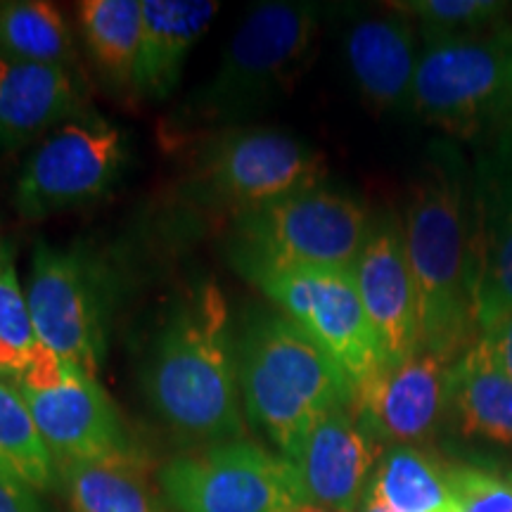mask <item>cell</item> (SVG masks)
<instances>
[{
  "mask_svg": "<svg viewBox=\"0 0 512 512\" xmlns=\"http://www.w3.org/2000/svg\"><path fill=\"white\" fill-rule=\"evenodd\" d=\"M465 176L456 147L432 145L415 176L403 219L422 351L448 366L479 339L472 294V202Z\"/></svg>",
  "mask_w": 512,
  "mask_h": 512,
  "instance_id": "1",
  "label": "cell"
},
{
  "mask_svg": "<svg viewBox=\"0 0 512 512\" xmlns=\"http://www.w3.org/2000/svg\"><path fill=\"white\" fill-rule=\"evenodd\" d=\"M145 394L183 437L209 446L242 439L238 344L226 297L214 283L197 285L166 318L147 358Z\"/></svg>",
  "mask_w": 512,
  "mask_h": 512,
  "instance_id": "2",
  "label": "cell"
},
{
  "mask_svg": "<svg viewBox=\"0 0 512 512\" xmlns=\"http://www.w3.org/2000/svg\"><path fill=\"white\" fill-rule=\"evenodd\" d=\"M238 373L249 422L287 460L320 418L354 399L344 370L280 313L249 320L238 339Z\"/></svg>",
  "mask_w": 512,
  "mask_h": 512,
  "instance_id": "3",
  "label": "cell"
},
{
  "mask_svg": "<svg viewBox=\"0 0 512 512\" xmlns=\"http://www.w3.org/2000/svg\"><path fill=\"white\" fill-rule=\"evenodd\" d=\"M311 3H264L249 12L221 57L219 69L192 93L171 128L238 124L290 91L309 64L318 38Z\"/></svg>",
  "mask_w": 512,
  "mask_h": 512,
  "instance_id": "4",
  "label": "cell"
},
{
  "mask_svg": "<svg viewBox=\"0 0 512 512\" xmlns=\"http://www.w3.org/2000/svg\"><path fill=\"white\" fill-rule=\"evenodd\" d=\"M411 107L460 140H482L512 114V27L422 31Z\"/></svg>",
  "mask_w": 512,
  "mask_h": 512,
  "instance_id": "5",
  "label": "cell"
},
{
  "mask_svg": "<svg viewBox=\"0 0 512 512\" xmlns=\"http://www.w3.org/2000/svg\"><path fill=\"white\" fill-rule=\"evenodd\" d=\"M370 226L363 204L320 185L235 216V256L238 264L351 271Z\"/></svg>",
  "mask_w": 512,
  "mask_h": 512,
  "instance_id": "6",
  "label": "cell"
},
{
  "mask_svg": "<svg viewBox=\"0 0 512 512\" xmlns=\"http://www.w3.org/2000/svg\"><path fill=\"white\" fill-rule=\"evenodd\" d=\"M325 159L273 128L230 126L197 157L192 188L204 204L233 216L323 185Z\"/></svg>",
  "mask_w": 512,
  "mask_h": 512,
  "instance_id": "7",
  "label": "cell"
},
{
  "mask_svg": "<svg viewBox=\"0 0 512 512\" xmlns=\"http://www.w3.org/2000/svg\"><path fill=\"white\" fill-rule=\"evenodd\" d=\"M245 278L278 304L328 354L354 389L384 363L380 342L363 309L354 271L238 264Z\"/></svg>",
  "mask_w": 512,
  "mask_h": 512,
  "instance_id": "8",
  "label": "cell"
},
{
  "mask_svg": "<svg viewBox=\"0 0 512 512\" xmlns=\"http://www.w3.org/2000/svg\"><path fill=\"white\" fill-rule=\"evenodd\" d=\"M157 482L174 512H294L304 503L290 460L247 439L171 458Z\"/></svg>",
  "mask_w": 512,
  "mask_h": 512,
  "instance_id": "9",
  "label": "cell"
},
{
  "mask_svg": "<svg viewBox=\"0 0 512 512\" xmlns=\"http://www.w3.org/2000/svg\"><path fill=\"white\" fill-rule=\"evenodd\" d=\"M27 304L38 347L98 375L107 349V275L98 261L41 242Z\"/></svg>",
  "mask_w": 512,
  "mask_h": 512,
  "instance_id": "10",
  "label": "cell"
},
{
  "mask_svg": "<svg viewBox=\"0 0 512 512\" xmlns=\"http://www.w3.org/2000/svg\"><path fill=\"white\" fill-rule=\"evenodd\" d=\"M17 387L55 463L136 453L110 394L72 363L38 349Z\"/></svg>",
  "mask_w": 512,
  "mask_h": 512,
  "instance_id": "11",
  "label": "cell"
},
{
  "mask_svg": "<svg viewBox=\"0 0 512 512\" xmlns=\"http://www.w3.org/2000/svg\"><path fill=\"white\" fill-rule=\"evenodd\" d=\"M126 152L119 131L102 119H72L34 147L15 185L24 221L81 207L117 183Z\"/></svg>",
  "mask_w": 512,
  "mask_h": 512,
  "instance_id": "12",
  "label": "cell"
},
{
  "mask_svg": "<svg viewBox=\"0 0 512 512\" xmlns=\"http://www.w3.org/2000/svg\"><path fill=\"white\" fill-rule=\"evenodd\" d=\"M470 202L472 294L482 335L512 311V114L477 143Z\"/></svg>",
  "mask_w": 512,
  "mask_h": 512,
  "instance_id": "13",
  "label": "cell"
},
{
  "mask_svg": "<svg viewBox=\"0 0 512 512\" xmlns=\"http://www.w3.org/2000/svg\"><path fill=\"white\" fill-rule=\"evenodd\" d=\"M451 368L427 351L382 363L354 389L351 411L380 446L425 444L451 415Z\"/></svg>",
  "mask_w": 512,
  "mask_h": 512,
  "instance_id": "14",
  "label": "cell"
},
{
  "mask_svg": "<svg viewBox=\"0 0 512 512\" xmlns=\"http://www.w3.org/2000/svg\"><path fill=\"white\" fill-rule=\"evenodd\" d=\"M351 271L384 363L406 361L422 351L418 294L399 216L384 214L373 221Z\"/></svg>",
  "mask_w": 512,
  "mask_h": 512,
  "instance_id": "15",
  "label": "cell"
},
{
  "mask_svg": "<svg viewBox=\"0 0 512 512\" xmlns=\"http://www.w3.org/2000/svg\"><path fill=\"white\" fill-rule=\"evenodd\" d=\"M380 458L382 446L363 430L351 406H344L313 425L290 465L297 472L304 503L356 512Z\"/></svg>",
  "mask_w": 512,
  "mask_h": 512,
  "instance_id": "16",
  "label": "cell"
},
{
  "mask_svg": "<svg viewBox=\"0 0 512 512\" xmlns=\"http://www.w3.org/2000/svg\"><path fill=\"white\" fill-rule=\"evenodd\" d=\"M81 112V93L69 69L0 57V152L46 138Z\"/></svg>",
  "mask_w": 512,
  "mask_h": 512,
  "instance_id": "17",
  "label": "cell"
},
{
  "mask_svg": "<svg viewBox=\"0 0 512 512\" xmlns=\"http://www.w3.org/2000/svg\"><path fill=\"white\" fill-rule=\"evenodd\" d=\"M344 53L368 105L380 112L411 105L420 50L415 48V31L406 15L394 12L356 22L347 34Z\"/></svg>",
  "mask_w": 512,
  "mask_h": 512,
  "instance_id": "18",
  "label": "cell"
},
{
  "mask_svg": "<svg viewBox=\"0 0 512 512\" xmlns=\"http://www.w3.org/2000/svg\"><path fill=\"white\" fill-rule=\"evenodd\" d=\"M219 8L214 0H143V46L136 72L140 95L169 98L192 46L219 15Z\"/></svg>",
  "mask_w": 512,
  "mask_h": 512,
  "instance_id": "19",
  "label": "cell"
},
{
  "mask_svg": "<svg viewBox=\"0 0 512 512\" xmlns=\"http://www.w3.org/2000/svg\"><path fill=\"white\" fill-rule=\"evenodd\" d=\"M69 512H174L136 453L57 463Z\"/></svg>",
  "mask_w": 512,
  "mask_h": 512,
  "instance_id": "20",
  "label": "cell"
},
{
  "mask_svg": "<svg viewBox=\"0 0 512 512\" xmlns=\"http://www.w3.org/2000/svg\"><path fill=\"white\" fill-rule=\"evenodd\" d=\"M451 415L465 437L512 446V380L479 339L451 368Z\"/></svg>",
  "mask_w": 512,
  "mask_h": 512,
  "instance_id": "21",
  "label": "cell"
},
{
  "mask_svg": "<svg viewBox=\"0 0 512 512\" xmlns=\"http://www.w3.org/2000/svg\"><path fill=\"white\" fill-rule=\"evenodd\" d=\"M79 27L102 76L114 86L136 91L143 0H83Z\"/></svg>",
  "mask_w": 512,
  "mask_h": 512,
  "instance_id": "22",
  "label": "cell"
},
{
  "mask_svg": "<svg viewBox=\"0 0 512 512\" xmlns=\"http://www.w3.org/2000/svg\"><path fill=\"white\" fill-rule=\"evenodd\" d=\"M368 491L394 512H453L448 465L418 446L387 448Z\"/></svg>",
  "mask_w": 512,
  "mask_h": 512,
  "instance_id": "23",
  "label": "cell"
},
{
  "mask_svg": "<svg viewBox=\"0 0 512 512\" xmlns=\"http://www.w3.org/2000/svg\"><path fill=\"white\" fill-rule=\"evenodd\" d=\"M0 57L69 69L76 50L62 12L43 0L0 5Z\"/></svg>",
  "mask_w": 512,
  "mask_h": 512,
  "instance_id": "24",
  "label": "cell"
},
{
  "mask_svg": "<svg viewBox=\"0 0 512 512\" xmlns=\"http://www.w3.org/2000/svg\"><path fill=\"white\" fill-rule=\"evenodd\" d=\"M0 467L34 491L57 484V463L17 384L0 377Z\"/></svg>",
  "mask_w": 512,
  "mask_h": 512,
  "instance_id": "25",
  "label": "cell"
},
{
  "mask_svg": "<svg viewBox=\"0 0 512 512\" xmlns=\"http://www.w3.org/2000/svg\"><path fill=\"white\" fill-rule=\"evenodd\" d=\"M38 349L27 294L19 287L15 266L8 259L0 266V370L19 377L31 366Z\"/></svg>",
  "mask_w": 512,
  "mask_h": 512,
  "instance_id": "26",
  "label": "cell"
},
{
  "mask_svg": "<svg viewBox=\"0 0 512 512\" xmlns=\"http://www.w3.org/2000/svg\"><path fill=\"white\" fill-rule=\"evenodd\" d=\"M389 8L406 17L420 19L422 31L467 34V31L501 24L508 5L496 3V0H406V3H392Z\"/></svg>",
  "mask_w": 512,
  "mask_h": 512,
  "instance_id": "27",
  "label": "cell"
},
{
  "mask_svg": "<svg viewBox=\"0 0 512 512\" xmlns=\"http://www.w3.org/2000/svg\"><path fill=\"white\" fill-rule=\"evenodd\" d=\"M453 512H512V472L448 465Z\"/></svg>",
  "mask_w": 512,
  "mask_h": 512,
  "instance_id": "28",
  "label": "cell"
},
{
  "mask_svg": "<svg viewBox=\"0 0 512 512\" xmlns=\"http://www.w3.org/2000/svg\"><path fill=\"white\" fill-rule=\"evenodd\" d=\"M479 344L491 356L498 370L512 380V311L479 335Z\"/></svg>",
  "mask_w": 512,
  "mask_h": 512,
  "instance_id": "29",
  "label": "cell"
},
{
  "mask_svg": "<svg viewBox=\"0 0 512 512\" xmlns=\"http://www.w3.org/2000/svg\"><path fill=\"white\" fill-rule=\"evenodd\" d=\"M0 512H46L36 491L0 467Z\"/></svg>",
  "mask_w": 512,
  "mask_h": 512,
  "instance_id": "30",
  "label": "cell"
},
{
  "mask_svg": "<svg viewBox=\"0 0 512 512\" xmlns=\"http://www.w3.org/2000/svg\"><path fill=\"white\" fill-rule=\"evenodd\" d=\"M356 512H394V510H389L387 505H384L380 498L377 496H373L370 494V491L366 489V496H363V501H361V505H358L356 508Z\"/></svg>",
  "mask_w": 512,
  "mask_h": 512,
  "instance_id": "31",
  "label": "cell"
},
{
  "mask_svg": "<svg viewBox=\"0 0 512 512\" xmlns=\"http://www.w3.org/2000/svg\"><path fill=\"white\" fill-rule=\"evenodd\" d=\"M294 512H332V510H325V508H318V505H311V503H302Z\"/></svg>",
  "mask_w": 512,
  "mask_h": 512,
  "instance_id": "32",
  "label": "cell"
},
{
  "mask_svg": "<svg viewBox=\"0 0 512 512\" xmlns=\"http://www.w3.org/2000/svg\"><path fill=\"white\" fill-rule=\"evenodd\" d=\"M10 259V256L8 254H5V252H0V266H3L5 264V261H8Z\"/></svg>",
  "mask_w": 512,
  "mask_h": 512,
  "instance_id": "33",
  "label": "cell"
}]
</instances>
